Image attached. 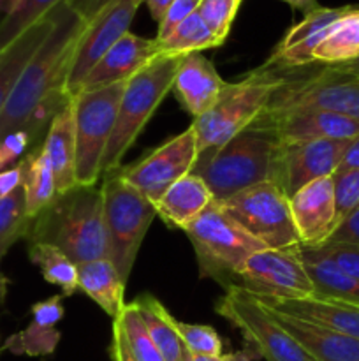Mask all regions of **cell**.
I'll list each match as a JSON object with an SVG mask.
<instances>
[{"mask_svg": "<svg viewBox=\"0 0 359 361\" xmlns=\"http://www.w3.org/2000/svg\"><path fill=\"white\" fill-rule=\"evenodd\" d=\"M28 257L41 270L48 284L62 289V296H73L77 291V264L67 254L49 243L32 242Z\"/></svg>", "mask_w": 359, "mask_h": 361, "instance_id": "obj_32", "label": "cell"}, {"mask_svg": "<svg viewBox=\"0 0 359 361\" xmlns=\"http://www.w3.org/2000/svg\"><path fill=\"white\" fill-rule=\"evenodd\" d=\"M213 201V194L204 180L196 173H189L172 183L155 204L157 215L168 226L185 231Z\"/></svg>", "mask_w": 359, "mask_h": 361, "instance_id": "obj_25", "label": "cell"}, {"mask_svg": "<svg viewBox=\"0 0 359 361\" xmlns=\"http://www.w3.org/2000/svg\"><path fill=\"white\" fill-rule=\"evenodd\" d=\"M125 83L80 92L73 97L76 129V182L97 185L102 157L116 122L120 99Z\"/></svg>", "mask_w": 359, "mask_h": 361, "instance_id": "obj_9", "label": "cell"}, {"mask_svg": "<svg viewBox=\"0 0 359 361\" xmlns=\"http://www.w3.org/2000/svg\"><path fill=\"white\" fill-rule=\"evenodd\" d=\"M241 2L243 0H201L197 4V14L220 44H224L231 32Z\"/></svg>", "mask_w": 359, "mask_h": 361, "instance_id": "obj_37", "label": "cell"}, {"mask_svg": "<svg viewBox=\"0 0 359 361\" xmlns=\"http://www.w3.org/2000/svg\"><path fill=\"white\" fill-rule=\"evenodd\" d=\"M333 185L338 219L341 221L359 203V169L336 171L333 175Z\"/></svg>", "mask_w": 359, "mask_h": 361, "instance_id": "obj_40", "label": "cell"}, {"mask_svg": "<svg viewBox=\"0 0 359 361\" xmlns=\"http://www.w3.org/2000/svg\"><path fill=\"white\" fill-rule=\"evenodd\" d=\"M65 0H20L13 13L0 25V51L6 49L25 30L48 16L56 6Z\"/></svg>", "mask_w": 359, "mask_h": 361, "instance_id": "obj_36", "label": "cell"}, {"mask_svg": "<svg viewBox=\"0 0 359 361\" xmlns=\"http://www.w3.org/2000/svg\"><path fill=\"white\" fill-rule=\"evenodd\" d=\"M18 2H20V0H0V25L4 23V20H6L11 13H13L14 7L18 6Z\"/></svg>", "mask_w": 359, "mask_h": 361, "instance_id": "obj_51", "label": "cell"}, {"mask_svg": "<svg viewBox=\"0 0 359 361\" xmlns=\"http://www.w3.org/2000/svg\"><path fill=\"white\" fill-rule=\"evenodd\" d=\"M334 67H338V69L345 71V73H348V74H354V76L359 78V59L352 60V62H348V63H341V66H334Z\"/></svg>", "mask_w": 359, "mask_h": 361, "instance_id": "obj_52", "label": "cell"}, {"mask_svg": "<svg viewBox=\"0 0 359 361\" xmlns=\"http://www.w3.org/2000/svg\"><path fill=\"white\" fill-rule=\"evenodd\" d=\"M197 4L199 2H196V0H175L169 6V9L165 11L164 18L158 21V30L155 41H164L168 35H171V32L197 9Z\"/></svg>", "mask_w": 359, "mask_h": 361, "instance_id": "obj_41", "label": "cell"}, {"mask_svg": "<svg viewBox=\"0 0 359 361\" xmlns=\"http://www.w3.org/2000/svg\"><path fill=\"white\" fill-rule=\"evenodd\" d=\"M144 0H116L102 9L92 21H88L77 41L73 63L67 78V92L70 97L80 94L83 81L95 63L127 34L130 32L134 16Z\"/></svg>", "mask_w": 359, "mask_h": 361, "instance_id": "obj_14", "label": "cell"}, {"mask_svg": "<svg viewBox=\"0 0 359 361\" xmlns=\"http://www.w3.org/2000/svg\"><path fill=\"white\" fill-rule=\"evenodd\" d=\"M51 28L53 13H49L48 16L32 25L28 30H25L20 37L14 39L6 49L0 51V115L16 87L18 80L23 74L25 67L35 55L39 46L46 41Z\"/></svg>", "mask_w": 359, "mask_h": 361, "instance_id": "obj_27", "label": "cell"}, {"mask_svg": "<svg viewBox=\"0 0 359 361\" xmlns=\"http://www.w3.org/2000/svg\"><path fill=\"white\" fill-rule=\"evenodd\" d=\"M224 87L225 81L217 73L213 62L203 53H190L180 59L172 90L183 109L194 118L206 113L215 104Z\"/></svg>", "mask_w": 359, "mask_h": 361, "instance_id": "obj_20", "label": "cell"}, {"mask_svg": "<svg viewBox=\"0 0 359 361\" xmlns=\"http://www.w3.org/2000/svg\"><path fill=\"white\" fill-rule=\"evenodd\" d=\"M109 355H111L113 361H136L129 353V349H127L122 328L116 321H113V338L111 345H109Z\"/></svg>", "mask_w": 359, "mask_h": 361, "instance_id": "obj_46", "label": "cell"}, {"mask_svg": "<svg viewBox=\"0 0 359 361\" xmlns=\"http://www.w3.org/2000/svg\"><path fill=\"white\" fill-rule=\"evenodd\" d=\"M30 148L35 147L27 130H14V133H9L0 140V150H2L6 162L9 166H14V162L23 157L25 154H28Z\"/></svg>", "mask_w": 359, "mask_h": 361, "instance_id": "obj_42", "label": "cell"}, {"mask_svg": "<svg viewBox=\"0 0 359 361\" xmlns=\"http://www.w3.org/2000/svg\"><path fill=\"white\" fill-rule=\"evenodd\" d=\"M69 7H73L84 21H92L102 9L115 4L116 0H65Z\"/></svg>", "mask_w": 359, "mask_h": 361, "instance_id": "obj_44", "label": "cell"}, {"mask_svg": "<svg viewBox=\"0 0 359 361\" xmlns=\"http://www.w3.org/2000/svg\"><path fill=\"white\" fill-rule=\"evenodd\" d=\"M305 270L313 286V296L324 300H338V302L359 305V281L345 274L344 270L313 252L310 247L299 245Z\"/></svg>", "mask_w": 359, "mask_h": 361, "instance_id": "obj_28", "label": "cell"}, {"mask_svg": "<svg viewBox=\"0 0 359 361\" xmlns=\"http://www.w3.org/2000/svg\"><path fill=\"white\" fill-rule=\"evenodd\" d=\"M196 2H201V0H196Z\"/></svg>", "mask_w": 359, "mask_h": 361, "instance_id": "obj_55", "label": "cell"}, {"mask_svg": "<svg viewBox=\"0 0 359 361\" xmlns=\"http://www.w3.org/2000/svg\"><path fill=\"white\" fill-rule=\"evenodd\" d=\"M175 328L182 337L185 349L192 355L208 358H220L224 355L220 335L208 324H192L175 319Z\"/></svg>", "mask_w": 359, "mask_h": 361, "instance_id": "obj_38", "label": "cell"}, {"mask_svg": "<svg viewBox=\"0 0 359 361\" xmlns=\"http://www.w3.org/2000/svg\"><path fill=\"white\" fill-rule=\"evenodd\" d=\"M351 140H317L280 143L273 178L291 200L299 189L319 178L333 176Z\"/></svg>", "mask_w": 359, "mask_h": 361, "instance_id": "obj_15", "label": "cell"}, {"mask_svg": "<svg viewBox=\"0 0 359 361\" xmlns=\"http://www.w3.org/2000/svg\"><path fill=\"white\" fill-rule=\"evenodd\" d=\"M158 55L165 56H185L190 53H201L204 49L222 46L217 41L210 28L206 27L197 11H194L183 23H180L171 35L164 41H157Z\"/></svg>", "mask_w": 359, "mask_h": 361, "instance_id": "obj_33", "label": "cell"}, {"mask_svg": "<svg viewBox=\"0 0 359 361\" xmlns=\"http://www.w3.org/2000/svg\"><path fill=\"white\" fill-rule=\"evenodd\" d=\"M41 148L53 169L56 192L62 194L76 187V129L73 99L51 120Z\"/></svg>", "mask_w": 359, "mask_h": 361, "instance_id": "obj_24", "label": "cell"}, {"mask_svg": "<svg viewBox=\"0 0 359 361\" xmlns=\"http://www.w3.org/2000/svg\"><path fill=\"white\" fill-rule=\"evenodd\" d=\"M21 187L27 200V212L32 219L41 214L56 197V183L53 169L42 152L41 145L32 148L20 161Z\"/></svg>", "mask_w": 359, "mask_h": 361, "instance_id": "obj_29", "label": "cell"}, {"mask_svg": "<svg viewBox=\"0 0 359 361\" xmlns=\"http://www.w3.org/2000/svg\"><path fill=\"white\" fill-rule=\"evenodd\" d=\"M266 115L273 120L280 143L352 140L359 136V120L322 111V109H287V111L266 113Z\"/></svg>", "mask_w": 359, "mask_h": 361, "instance_id": "obj_18", "label": "cell"}, {"mask_svg": "<svg viewBox=\"0 0 359 361\" xmlns=\"http://www.w3.org/2000/svg\"><path fill=\"white\" fill-rule=\"evenodd\" d=\"M116 323L122 328L123 338L129 353L136 361H165L162 358L160 351L155 345L153 338H151L150 331H148L146 324H144L143 317H141L139 310H137L136 303L130 302L125 303L120 316L116 317Z\"/></svg>", "mask_w": 359, "mask_h": 361, "instance_id": "obj_34", "label": "cell"}, {"mask_svg": "<svg viewBox=\"0 0 359 361\" xmlns=\"http://www.w3.org/2000/svg\"><path fill=\"white\" fill-rule=\"evenodd\" d=\"M175 2V0H144V6L148 7V13L153 18L155 21H160L164 18L165 11L169 9V6Z\"/></svg>", "mask_w": 359, "mask_h": 361, "instance_id": "obj_48", "label": "cell"}, {"mask_svg": "<svg viewBox=\"0 0 359 361\" xmlns=\"http://www.w3.org/2000/svg\"><path fill=\"white\" fill-rule=\"evenodd\" d=\"M125 286L127 282L108 257L77 264V289L111 319H116L125 307Z\"/></svg>", "mask_w": 359, "mask_h": 361, "instance_id": "obj_26", "label": "cell"}, {"mask_svg": "<svg viewBox=\"0 0 359 361\" xmlns=\"http://www.w3.org/2000/svg\"><path fill=\"white\" fill-rule=\"evenodd\" d=\"M155 345L160 351L162 358L165 361H183L185 358V345L182 337L175 328V317L169 310L158 302L155 296L143 295L141 298L134 300Z\"/></svg>", "mask_w": 359, "mask_h": 361, "instance_id": "obj_31", "label": "cell"}, {"mask_svg": "<svg viewBox=\"0 0 359 361\" xmlns=\"http://www.w3.org/2000/svg\"><path fill=\"white\" fill-rule=\"evenodd\" d=\"M270 309V307H267ZM278 323L317 361H359V341L336 330L270 309Z\"/></svg>", "mask_w": 359, "mask_h": 361, "instance_id": "obj_22", "label": "cell"}, {"mask_svg": "<svg viewBox=\"0 0 359 361\" xmlns=\"http://www.w3.org/2000/svg\"><path fill=\"white\" fill-rule=\"evenodd\" d=\"M220 361H257L248 351H236V353H224L220 356Z\"/></svg>", "mask_w": 359, "mask_h": 361, "instance_id": "obj_50", "label": "cell"}, {"mask_svg": "<svg viewBox=\"0 0 359 361\" xmlns=\"http://www.w3.org/2000/svg\"><path fill=\"white\" fill-rule=\"evenodd\" d=\"M352 6L324 7L305 14L299 23L292 25L277 48L267 59L266 66L277 71H294L317 66L313 62V51L320 44L334 23L351 9Z\"/></svg>", "mask_w": 359, "mask_h": 361, "instance_id": "obj_16", "label": "cell"}, {"mask_svg": "<svg viewBox=\"0 0 359 361\" xmlns=\"http://www.w3.org/2000/svg\"><path fill=\"white\" fill-rule=\"evenodd\" d=\"M27 240L49 243L76 264L108 257L102 192L97 185H76L32 219Z\"/></svg>", "mask_w": 359, "mask_h": 361, "instance_id": "obj_2", "label": "cell"}, {"mask_svg": "<svg viewBox=\"0 0 359 361\" xmlns=\"http://www.w3.org/2000/svg\"><path fill=\"white\" fill-rule=\"evenodd\" d=\"M298 247L263 249L252 254L239 267L234 284L257 298L301 300L313 296L312 281Z\"/></svg>", "mask_w": 359, "mask_h": 361, "instance_id": "obj_12", "label": "cell"}, {"mask_svg": "<svg viewBox=\"0 0 359 361\" xmlns=\"http://www.w3.org/2000/svg\"><path fill=\"white\" fill-rule=\"evenodd\" d=\"M359 59V7L352 6L313 51L320 66H341Z\"/></svg>", "mask_w": 359, "mask_h": 361, "instance_id": "obj_30", "label": "cell"}, {"mask_svg": "<svg viewBox=\"0 0 359 361\" xmlns=\"http://www.w3.org/2000/svg\"><path fill=\"white\" fill-rule=\"evenodd\" d=\"M310 249L315 254H319L320 257H324V259L336 264L345 274H348L351 277L359 281V245H354V243L326 242L322 245L310 247Z\"/></svg>", "mask_w": 359, "mask_h": 361, "instance_id": "obj_39", "label": "cell"}, {"mask_svg": "<svg viewBox=\"0 0 359 361\" xmlns=\"http://www.w3.org/2000/svg\"><path fill=\"white\" fill-rule=\"evenodd\" d=\"M348 169H359V136L348 141V147L336 171H348Z\"/></svg>", "mask_w": 359, "mask_h": 361, "instance_id": "obj_47", "label": "cell"}, {"mask_svg": "<svg viewBox=\"0 0 359 361\" xmlns=\"http://www.w3.org/2000/svg\"><path fill=\"white\" fill-rule=\"evenodd\" d=\"M215 310L266 361H317L257 296L239 286H229Z\"/></svg>", "mask_w": 359, "mask_h": 361, "instance_id": "obj_8", "label": "cell"}, {"mask_svg": "<svg viewBox=\"0 0 359 361\" xmlns=\"http://www.w3.org/2000/svg\"><path fill=\"white\" fill-rule=\"evenodd\" d=\"M30 224L25 190L20 185L13 194L0 200V250L7 254L18 240L27 238Z\"/></svg>", "mask_w": 359, "mask_h": 361, "instance_id": "obj_35", "label": "cell"}, {"mask_svg": "<svg viewBox=\"0 0 359 361\" xmlns=\"http://www.w3.org/2000/svg\"><path fill=\"white\" fill-rule=\"evenodd\" d=\"M270 309L287 316L312 321L336 330L359 341V305L308 296L301 300H267L259 298Z\"/></svg>", "mask_w": 359, "mask_h": 361, "instance_id": "obj_23", "label": "cell"}, {"mask_svg": "<svg viewBox=\"0 0 359 361\" xmlns=\"http://www.w3.org/2000/svg\"><path fill=\"white\" fill-rule=\"evenodd\" d=\"M180 59L182 56L158 55L153 62L148 63L144 69L127 81L125 90L120 99L113 134L102 157L101 175H109L120 169L129 148L137 140L148 120L157 111L168 92L172 90Z\"/></svg>", "mask_w": 359, "mask_h": 361, "instance_id": "obj_5", "label": "cell"}, {"mask_svg": "<svg viewBox=\"0 0 359 361\" xmlns=\"http://www.w3.org/2000/svg\"><path fill=\"white\" fill-rule=\"evenodd\" d=\"M278 147L273 120L263 113L227 143L201 154L194 173L204 180L215 201H224L273 178Z\"/></svg>", "mask_w": 359, "mask_h": 361, "instance_id": "obj_3", "label": "cell"}, {"mask_svg": "<svg viewBox=\"0 0 359 361\" xmlns=\"http://www.w3.org/2000/svg\"><path fill=\"white\" fill-rule=\"evenodd\" d=\"M327 242L354 243L359 245V203L340 221L338 228Z\"/></svg>", "mask_w": 359, "mask_h": 361, "instance_id": "obj_43", "label": "cell"}, {"mask_svg": "<svg viewBox=\"0 0 359 361\" xmlns=\"http://www.w3.org/2000/svg\"><path fill=\"white\" fill-rule=\"evenodd\" d=\"M289 201H291L292 221L301 245L317 247L326 243L340 222L333 176L308 183Z\"/></svg>", "mask_w": 359, "mask_h": 361, "instance_id": "obj_17", "label": "cell"}, {"mask_svg": "<svg viewBox=\"0 0 359 361\" xmlns=\"http://www.w3.org/2000/svg\"><path fill=\"white\" fill-rule=\"evenodd\" d=\"M21 185V166L20 162L11 168L0 171V200L13 194Z\"/></svg>", "mask_w": 359, "mask_h": 361, "instance_id": "obj_45", "label": "cell"}, {"mask_svg": "<svg viewBox=\"0 0 359 361\" xmlns=\"http://www.w3.org/2000/svg\"><path fill=\"white\" fill-rule=\"evenodd\" d=\"M4 256H6V252H2V250H0V261H2ZM7 286H9V281H7L6 275H4L2 271H0V302H4V300H6Z\"/></svg>", "mask_w": 359, "mask_h": 361, "instance_id": "obj_53", "label": "cell"}, {"mask_svg": "<svg viewBox=\"0 0 359 361\" xmlns=\"http://www.w3.org/2000/svg\"><path fill=\"white\" fill-rule=\"evenodd\" d=\"M225 214L266 249H292L301 245L291 214L287 194L275 182L257 183L224 201Z\"/></svg>", "mask_w": 359, "mask_h": 361, "instance_id": "obj_11", "label": "cell"}, {"mask_svg": "<svg viewBox=\"0 0 359 361\" xmlns=\"http://www.w3.org/2000/svg\"><path fill=\"white\" fill-rule=\"evenodd\" d=\"M284 81L285 71H277L264 63L243 80L225 83L215 104L192 120L199 155L222 147L256 122L266 111L271 97Z\"/></svg>", "mask_w": 359, "mask_h": 361, "instance_id": "obj_4", "label": "cell"}, {"mask_svg": "<svg viewBox=\"0 0 359 361\" xmlns=\"http://www.w3.org/2000/svg\"><path fill=\"white\" fill-rule=\"evenodd\" d=\"M51 13V32L27 63L0 115V140L14 130H27L37 147L39 136L73 99L67 78L87 21L67 2Z\"/></svg>", "mask_w": 359, "mask_h": 361, "instance_id": "obj_1", "label": "cell"}, {"mask_svg": "<svg viewBox=\"0 0 359 361\" xmlns=\"http://www.w3.org/2000/svg\"><path fill=\"white\" fill-rule=\"evenodd\" d=\"M312 67V66H310ZM306 69V67H305ZM292 78V71H285V81L271 97L266 113H280L287 109H322L359 120V78L334 66H320Z\"/></svg>", "mask_w": 359, "mask_h": 361, "instance_id": "obj_10", "label": "cell"}, {"mask_svg": "<svg viewBox=\"0 0 359 361\" xmlns=\"http://www.w3.org/2000/svg\"><path fill=\"white\" fill-rule=\"evenodd\" d=\"M158 56V46L155 39L127 32L88 73L80 92L95 90L115 83H127L134 74L153 62Z\"/></svg>", "mask_w": 359, "mask_h": 361, "instance_id": "obj_19", "label": "cell"}, {"mask_svg": "<svg viewBox=\"0 0 359 361\" xmlns=\"http://www.w3.org/2000/svg\"><path fill=\"white\" fill-rule=\"evenodd\" d=\"M101 192L108 238V259L115 264L118 274L127 282L139 254L141 243L153 219L157 217V208L122 178L120 169L106 175Z\"/></svg>", "mask_w": 359, "mask_h": 361, "instance_id": "obj_7", "label": "cell"}, {"mask_svg": "<svg viewBox=\"0 0 359 361\" xmlns=\"http://www.w3.org/2000/svg\"><path fill=\"white\" fill-rule=\"evenodd\" d=\"M32 321L25 330L11 335L4 344V349L18 356L42 358L56 351L60 342V331L56 324L65 316L63 296H51L32 305Z\"/></svg>", "mask_w": 359, "mask_h": 361, "instance_id": "obj_21", "label": "cell"}, {"mask_svg": "<svg viewBox=\"0 0 359 361\" xmlns=\"http://www.w3.org/2000/svg\"><path fill=\"white\" fill-rule=\"evenodd\" d=\"M280 2L287 4L289 7H292V9L301 11L303 14H308V13H312V11L319 9L320 7L319 0H280Z\"/></svg>", "mask_w": 359, "mask_h": 361, "instance_id": "obj_49", "label": "cell"}, {"mask_svg": "<svg viewBox=\"0 0 359 361\" xmlns=\"http://www.w3.org/2000/svg\"><path fill=\"white\" fill-rule=\"evenodd\" d=\"M185 233L196 252L201 277L213 279L224 284L225 289L234 284L239 267L252 254L266 249L232 221L215 200Z\"/></svg>", "mask_w": 359, "mask_h": 361, "instance_id": "obj_6", "label": "cell"}, {"mask_svg": "<svg viewBox=\"0 0 359 361\" xmlns=\"http://www.w3.org/2000/svg\"><path fill=\"white\" fill-rule=\"evenodd\" d=\"M197 157L199 152L196 130L190 126L178 136L155 148L143 161L120 169V175L146 200L157 204L172 183L194 171Z\"/></svg>", "mask_w": 359, "mask_h": 361, "instance_id": "obj_13", "label": "cell"}, {"mask_svg": "<svg viewBox=\"0 0 359 361\" xmlns=\"http://www.w3.org/2000/svg\"><path fill=\"white\" fill-rule=\"evenodd\" d=\"M183 361H220V358H208V356H199V355H192V353L187 351L185 358Z\"/></svg>", "mask_w": 359, "mask_h": 361, "instance_id": "obj_54", "label": "cell"}]
</instances>
